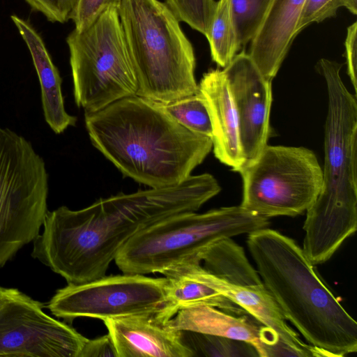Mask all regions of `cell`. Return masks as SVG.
Instances as JSON below:
<instances>
[{
  "label": "cell",
  "mask_w": 357,
  "mask_h": 357,
  "mask_svg": "<svg viewBox=\"0 0 357 357\" xmlns=\"http://www.w3.org/2000/svg\"><path fill=\"white\" fill-rule=\"evenodd\" d=\"M220 190L216 178L204 173L169 187L100 199L80 210L60 206L47 212L31 255L68 284L93 280L105 275L139 231L172 215L198 211Z\"/></svg>",
  "instance_id": "cell-1"
},
{
  "label": "cell",
  "mask_w": 357,
  "mask_h": 357,
  "mask_svg": "<svg viewBox=\"0 0 357 357\" xmlns=\"http://www.w3.org/2000/svg\"><path fill=\"white\" fill-rule=\"evenodd\" d=\"M84 119L92 144L124 176L152 188L183 182L213 149L211 138L183 126L160 102L137 95Z\"/></svg>",
  "instance_id": "cell-2"
},
{
  "label": "cell",
  "mask_w": 357,
  "mask_h": 357,
  "mask_svg": "<svg viewBox=\"0 0 357 357\" xmlns=\"http://www.w3.org/2000/svg\"><path fill=\"white\" fill-rule=\"evenodd\" d=\"M257 271L282 314L323 356L357 351V323L292 238L268 227L248 234Z\"/></svg>",
  "instance_id": "cell-3"
},
{
  "label": "cell",
  "mask_w": 357,
  "mask_h": 357,
  "mask_svg": "<svg viewBox=\"0 0 357 357\" xmlns=\"http://www.w3.org/2000/svg\"><path fill=\"white\" fill-rule=\"evenodd\" d=\"M318 66L328 96L323 183L305 211L302 248L314 265L327 261L357 228L356 96L342 79V64L321 59Z\"/></svg>",
  "instance_id": "cell-4"
},
{
  "label": "cell",
  "mask_w": 357,
  "mask_h": 357,
  "mask_svg": "<svg viewBox=\"0 0 357 357\" xmlns=\"http://www.w3.org/2000/svg\"><path fill=\"white\" fill-rule=\"evenodd\" d=\"M118 12L137 78L136 95L165 104L197 93L193 47L166 3L121 0Z\"/></svg>",
  "instance_id": "cell-5"
},
{
  "label": "cell",
  "mask_w": 357,
  "mask_h": 357,
  "mask_svg": "<svg viewBox=\"0 0 357 357\" xmlns=\"http://www.w3.org/2000/svg\"><path fill=\"white\" fill-rule=\"evenodd\" d=\"M268 225V218L241 205L202 213H181L139 231L122 248L114 261L123 273H161L186 259H199L198 254L216 241L248 234Z\"/></svg>",
  "instance_id": "cell-6"
},
{
  "label": "cell",
  "mask_w": 357,
  "mask_h": 357,
  "mask_svg": "<svg viewBox=\"0 0 357 357\" xmlns=\"http://www.w3.org/2000/svg\"><path fill=\"white\" fill-rule=\"evenodd\" d=\"M76 105L95 112L135 96L137 82L118 8L110 7L87 29L67 37Z\"/></svg>",
  "instance_id": "cell-7"
},
{
  "label": "cell",
  "mask_w": 357,
  "mask_h": 357,
  "mask_svg": "<svg viewBox=\"0 0 357 357\" xmlns=\"http://www.w3.org/2000/svg\"><path fill=\"white\" fill-rule=\"evenodd\" d=\"M47 194L43 159L24 137L0 126V268L39 235Z\"/></svg>",
  "instance_id": "cell-8"
},
{
  "label": "cell",
  "mask_w": 357,
  "mask_h": 357,
  "mask_svg": "<svg viewBox=\"0 0 357 357\" xmlns=\"http://www.w3.org/2000/svg\"><path fill=\"white\" fill-rule=\"evenodd\" d=\"M243 181L241 206L267 218L305 212L319 194L322 168L314 153L303 146L266 145L236 171Z\"/></svg>",
  "instance_id": "cell-9"
},
{
  "label": "cell",
  "mask_w": 357,
  "mask_h": 357,
  "mask_svg": "<svg viewBox=\"0 0 357 357\" xmlns=\"http://www.w3.org/2000/svg\"><path fill=\"white\" fill-rule=\"evenodd\" d=\"M167 280L142 274L104 275L58 289L46 307L72 322L79 317L101 319L156 312L166 302Z\"/></svg>",
  "instance_id": "cell-10"
},
{
  "label": "cell",
  "mask_w": 357,
  "mask_h": 357,
  "mask_svg": "<svg viewBox=\"0 0 357 357\" xmlns=\"http://www.w3.org/2000/svg\"><path fill=\"white\" fill-rule=\"evenodd\" d=\"M45 306L0 287V357H79L88 338L47 314Z\"/></svg>",
  "instance_id": "cell-11"
},
{
  "label": "cell",
  "mask_w": 357,
  "mask_h": 357,
  "mask_svg": "<svg viewBox=\"0 0 357 357\" xmlns=\"http://www.w3.org/2000/svg\"><path fill=\"white\" fill-rule=\"evenodd\" d=\"M222 70L237 113L245 165L254 160L268 144L272 81L264 77L244 51L236 54Z\"/></svg>",
  "instance_id": "cell-12"
},
{
  "label": "cell",
  "mask_w": 357,
  "mask_h": 357,
  "mask_svg": "<svg viewBox=\"0 0 357 357\" xmlns=\"http://www.w3.org/2000/svg\"><path fill=\"white\" fill-rule=\"evenodd\" d=\"M177 331L220 335L251 344L259 357L290 356L293 349L248 314L236 315L208 305L183 308L168 321Z\"/></svg>",
  "instance_id": "cell-13"
},
{
  "label": "cell",
  "mask_w": 357,
  "mask_h": 357,
  "mask_svg": "<svg viewBox=\"0 0 357 357\" xmlns=\"http://www.w3.org/2000/svg\"><path fill=\"white\" fill-rule=\"evenodd\" d=\"M160 310L102 320L118 357H192L181 331L172 328Z\"/></svg>",
  "instance_id": "cell-14"
},
{
  "label": "cell",
  "mask_w": 357,
  "mask_h": 357,
  "mask_svg": "<svg viewBox=\"0 0 357 357\" xmlns=\"http://www.w3.org/2000/svg\"><path fill=\"white\" fill-rule=\"evenodd\" d=\"M198 86L211 121L214 155L236 172L244 165L245 159L240 144L237 113L223 70L208 71Z\"/></svg>",
  "instance_id": "cell-15"
},
{
  "label": "cell",
  "mask_w": 357,
  "mask_h": 357,
  "mask_svg": "<svg viewBox=\"0 0 357 357\" xmlns=\"http://www.w3.org/2000/svg\"><path fill=\"white\" fill-rule=\"evenodd\" d=\"M306 0H273L249 55L264 77L272 81L296 37Z\"/></svg>",
  "instance_id": "cell-16"
},
{
  "label": "cell",
  "mask_w": 357,
  "mask_h": 357,
  "mask_svg": "<svg viewBox=\"0 0 357 357\" xmlns=\"http://www.w3.org/2000/svg\"><path fill=\"white\" fill-rule=\"evenodd\" d=\"M200 263L197 259H189L161 273L167 280V298L161 314L169 320L178 310L197 305H208L236 315L248 314L202 279Z\"/></svg>",
  "instance_id": "cell-17"
},
{
  "label": "cell",
  "mask_w": 357,
  "mask_h": 357,
  "mask_svg": "<svg viewBox=\"0 0 357 357\" xmlns=\"http://www.w3.org/2000/svg\"><path fill=\"white\" fill-rule=\"evenodd\" d=\"M10 19L31 54L40 85L45 119L55 133L60 134L69 126H74L77 118L66 111L59 73L43 38L33 26L15 15Z\"/></svg>",
  "instance_id": "cell-18"
},
{
  "label": "cell",
  "mask_w": 357,
  "mask_h": 357,
  "mask_svg": "<svg viewBox=\"0 0 357 357\" xmlns=\"http://www.w3.org/2000/svg\"><path fill=\"white\" fill-rule=\"evenodd\" d=\"M181 340L192 357H256L255 348L250 343L191 331H181Z\"/></svg>",
  "instance_id": "cell-19"
},
{
  "label": "cell",
  "mask_w": 357,
  "mask_h": 357,
  "mask_svg": "<svg viewBox=\"0 0 357 357\" xmlns=\"http://www.w3.org/2000/svg\"><path fill=\"white\" fill-rule=\"evenodd\" d=\"M213 61L225 68L239 50L229 0H219L208 37Z\"/></svg>",
  "instance_id": "cell-20"
},
{
  "label": "cell",
  "mask_w": 357,
  "mask_h": 357,
  "mask_svg": "<svg viewBox=\"0 0 357 357\" xmlns=\"http://www.w3.org/2000/svg\"><path fill=\"white\" fill-rule=\"evenodd\" d=\"M273 0H229L238 49L259 31Z\"/></svg>",
  "instance_id": "cell-21"
},
{
  "label": "cell",
  "mask_w": 357,
  "mask_h": 357,
  "mask_svg": "<svg viewBox=\"0 0 357 357\" xmlns=\"http://www.w3.org/2000/svg\"><path fill=\"white\" fill-rule=\"evenodd\" d=\"M161 105L183 126L212 139L213 130L209 113L199 91Z\"/></svg>",
  "instance_id": "cell-22"
},
{
  "label": "cell",
  "mask_w": 357,
  "mask_h": 357,
  "mask_svg": "<svg viewBox=\"0 0 357 357\" xmlns=\"http://www.w3.org/2000/svg\"><path fill=\"white\" fill-rule=\"evenodd\" d=\"M166 5L179 22L208 37L217 6L215 0H166Z\"/></svg>",
  "instance_id": "cell-23"
},
{
  "label": "cell",
  "mask_w": 357,
  "mask_h": 357,
  "mask_svg": "<svg viewBox=\"0 0 357 357\" xmlns=\"http://www.w3.org/2000/svg\"><path fill=\"white\" fill-rule=\"evenodd\" d=\"M121 0H77L70 19L75 29L82 31L89 27L107 8H117Z\"/></svg>",
  "instance_id": "cell-24"
},
{
  "label": "cell",
  "mask_w": 357,
  "mask_h": 357,
  "mask_svg": "<svg viewBox=\"0 0 357 357\" xmlns=\"http://www.w3.org/2000/svg\"><path fill=\"white\" fill-rule=\"evenodd\" d=\"M342 6L343 0H306L296 27V35L312 22H321L333 17Z\"/></svg>",
  "instance_id": "cell-25"
},
{
  "label": "cell",
  "mask_w": 357,
  "mask_h": 357,
  "mask_svg": "<svg viewBox=\"0 0 357 357\" xmlns=\"http://www.w3.org/2000/svg\"><path fill=\"white\" fill-rule=\"evenodd\" d=\"M51 22L65 23L70 19L77 0H24Z\"/></svg>",
  "instance_id": "cell-26"
},
{
  "label": "cell",
  "mask_w": 357,
  "mask_h": 357,
  "mask_svg": "<svg viewBox=\"0 0 357 357\" xmlns=\"http://www.w3.org/2000/svg\"><path fill=\"white\" fill-rule=\"evenodd\" d=\"M79 357H118L114 343L108 333L89 340L84 345Z\"/></svg>",
  "instance_id": "cell-27"
},
{
  "label": "cell",
  "mask_w": 357,
  "mask_h": 357,
  "mask_svg": "<svg viewBox=\"0 0 357 357\" xmlns=\"http://www.w3.org/2000/svg\"><path fill=\"white\" fill-rule=\"evenodd\" d=\"M357 23L355 22L347 28L345 40L346 61L347 73L353 85L355 96L357 93L356 64H357Z\"/></svg>",
  "instance_id": "cell-28"
}]
</instances>
